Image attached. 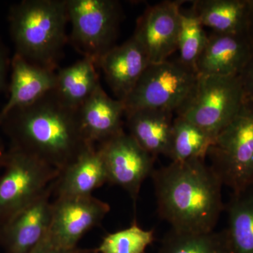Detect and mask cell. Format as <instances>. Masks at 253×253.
<instances>
[{
  "label": "cell",
  "instance_id": "7402d4cb",
  "mask_svg": "<svg viewBox=\"0 0 253 253\" xmlns=\"http://www.w3.org/2000/svg\"><path fill=\"white\" fill-rule=\"evenodd\" d=\"M157 253H232L226 229L204 233L181 232L171 229Z\"/></svg>",
  "mask_w": 253,
  "mask_h": 253
},
{
  "label": "cell",
  "instance_id": "e0dca14e",
  "mask_svg": "<svg viewBox=\"0 0 253 253\" xmlns=\"http://www.w3.org/2000/svg\"><path fill=\"white\" fill-rule=\"evenodd\" d=\"M106 183L108 177L104 161L97 147L92 144L60 172L54 181L53 194L56 198L91 196Z\"/></svg>",
  "mask_w": 253,
  "mask_h": 253
},
{
  "label": "cell",
  "instance_id": "4dcf8cb0",
  "mask_svg": "<svg viewBox=\"0 0 253 253\" xmlns=\"http://www.w3.org/2000/svg\"><path fill=\"white\" fill-rule=\"evenodd\" d=\"M97 253L95 252V251H84V253Z\"/></svg>",
  "mask_w": 253,
  "mask_h": 253
},
{
  "label": "cell",
  "instance_id": "7a4b0ae2",
  "mask_svg": "<svg viewBox=\"0 0 253 253\" xmlns=\"http://www.w3.org/2000/svg\"><path fill=\"white\" fill-rule=\"evenodd\" d=\"M151 177L160 217L181 232L214 230L221 212L220 178L204 159L171 162L155 169Z\"/></svg>",
  "mask_w": 253,
  "mask_h": 253
},
{
  "label": "cell",
  "instance_id": "d4e9b609",
  "mask_svg": "<svg viewBox=\"0 0 253 253\" xmlns=\"http://www.w3.org/2000/svg\"><path fill=\"white\" fill-rule=\"evenodd\" d=\"M154 231L143 229L134 219L130 226L108 234L97 249V253H144L154 242Z\"/></svg>",
  "mask_w": 253,
  "mask_h": 253
},
{
  "label": "cell",
  "instance_id": "f546056e",
  "mask_svg": "<svg viewBox=\"0 0 253 253\" xmlns=\"http://www.w3.org/2000/svg\"><path fill=\"white\" fill-rule=\"evenodd\" d=\"M7 151L8 149L5 147L4 141L0 138V171L4 168Z\"/></svg>",
  "mask_w": 253,
  "mask_h": 253
},
{
  "label": "cell",
  "instance_id": "2e32d148",
  "mask_svg": "<svg viewBox=\"0 0 253 253\" xmlns=\"http://www.w3.org/2000/svg\"><path fill=\"white\" fill-rule=\"evenodd\" d=\"M78 113L83 134L91 144H101L124 131V104L110 97L101 85L82 104Z\"/></svg>",
  "mask_w": 253,
  "mask_h": 253
},
{
  "label": "cell",
  "instance_id": "484cf974",
  "mask_svg": "<svg viewBox=\"0 0 253 253\" xmlns=\"http://www.w3.org/2000/svg\"><path fill=\"white\" fill-rule=\"evenodd\" d=\"M11 63L9 50L0 38V96L8 91V76L11 70Z\"/></svg>",
  "mask_w": 253,
  "mask_h": 253
},
{
  "label": "cell",
  "instance_id": "5b68a950",
  "mask_svg": "<svg viewBox=\"0 0 253 253\" xmlns=\"http://www.w3.org/2000/svg\"><path fill=\"white\" fill-rule=\"evenodd\" d=\"M199 75L179 60L151 63L123 101L125 116L151 109L177 112L194 91Z\"/></svg>",
  "mask_w": 253,
  "mask_h": 253
},
{
  "label": "cell",
  "instance_id": "8992f818",
  "mask_svg": "<svg viewBox=\"0 0 253 253\" xmlns=\"http://www.w3.org/2000/svg\"><path fill=\"white\" fill-rule=\"evenodd\" d=\"M244 105L239 76H199L191 96L176 112L213 139L234 119Z\"/></svg>",
  "mask_w": 253,
  "mask_h": 253
},
{
  "label": "cell",
  "instance_id": "83f0119b",
  "mask_svg": "<svg viewBox=\"0 0 253 253\" xmlns=\"http://www.w3.org/2000/svg\"><path fill=\"white\" fill-rule=\"evenodd\" d=\"M84 251L78 249L73 250H63L52 247L49 245L40 244L39 246L32 253H83Z\"/></svg>",
  "mask_w": 253,
  "mask_h": 253
},
{
  "label": "cell",
  "instance_id": "9a60e30c",
  "mask_svg": "<svg viewBox=\"0 0 253 253\" xmlns=\"http://www.w3.org/2000/svg\"><path fill=\"white\" fill-rule=\"evenodd\" d=\"M9 99L0 111V119L14 109L29 106L56 86V73L41 67L14 53L11 57Z\"/></svg>",
  "mask_w": 253,
  "mask_h": 253
},
{
  "label": "cell",
  "instance_id": "603a6c76",
  "mask_svg": "<svg viewBox=\"0 0 253 253\" xmlns=\"http://www.w3.org/2000/svg\"><path fill=\"white\" fill-rule=\"evenodd\" d=\"M214 139L194 123L181 116L174 119L170 150L171 162L204 159Z\"/></svg>",
  "mask_w": 253,
  "mask_h": 253
},
{
  "label": "cell",
  "instance_id": "3957f363",
  "mask_svg": "<svg viewBox=\"0 0 253 253\" xmlns=\"http://www.w3.org/2000/svg\"><path fill=\"white\" fill-rule=\"evenodd\" d=\"M10 36L16 54L54 71L68 41L66 0H23L10 7Z\"/></svg>",
  "mask_w": 253,
  "mask_h": 253
},
{
  "label": "cell",
  "instance_id": "277c9868",
  "mask_svg": "<svg viewBox=\"0 0 253 253\" xmlns=\"http://www.w3.org/2000/svg\"><path fill=\"white\" fill-rule=\"evenodd\" d=\"M211 167L232 193L253 184V104L244 103L208 151Z\"/></svg>",
  "mask_w": 253,
  "mask_h": 253
},
{
  "label": "cell",
  "instance_id": "9c48e42d",
  "mask_svg": "<svg viewBox=\"0 0 253 253\" xmlns=\"http://www.w3.org/2000/svg\"><path fill=\"white\" fill-rule=\"evenodd\" d=\"M110 210L109 204L92 195L56 198L49 229L41 244L63 250L77 249L82 238L99 226Z\"/></svg>",
  "mask_w": 253,
  "mask_h": 253
},
{
  "label": "cell",
  "instance_id": "7c38bea8",
  "mask_svg": "<svg viewBox=\"0 0 253 253\" xmlns=\"http://www.w3.org/2000/svg\"><path fill=\"white\" fill-rule=\"evenodd\" d=\"M54 186V182L0 227V244L6 253H32L45 237L52 212Z\"/></svg>",
  "mask_w": 253,
  "mask_h": 253
},
{
  "label": "cell",
  "instance_id": "6da1fadb",
  "mask_svg": "<svg viewBox=\"0 0 253 253\" xmlns=\"http://www.w3.org/2000/svg\"><path fill=\"white\" fill-rule=\"evenodd\" d=\"M0 128L11 147L38 158L60 172L92 145L82 131L78 109L63 104L54 90L5 115L0 119Z\"/></svg>",
  "mask_w": 253,
  "mask_h": 253
},
{
  "label": "cell",
  "instance_id": "44dd1931",
  "mask_svg": "<svg viewBox=\"0 0 253 253\" xmlns=\"http://www.w3.org/2000/svg\"><path fill=\"white\" fill-rule=\"evenodd\" d=\"M225 209L232 253H253V184L232 193Z\"/></svg>",
  "mask_w": 253,
  "mask_h": 253
},
{
  "label": "cell",
  "instance_id": "ac0fdd59",
  "mask_svg": "<svg viewBox=\"0 0 253 253\" xmlns=\"http://www.w3.org/2000/svg\"><path fill=\"white\" fill-rule=\"evenodd\" d=\"M173 112L145 109L126 115L129 134L151 156H169L172 138Z\"/></svg>",
  "mask_w": 253,
  "mask_h": 253
},
{
  "label": "cell",
  "instance_id": "cb8c5ba5",
  "mask_svg": "<svg viewBox=\"0 0 253 253\" xmlns=\"http://www.w3.org/2000/svg\"><path fill=\"white\" fill-rule=\"evenodd\" d=\"M208 38L204 26L194 8H181L177 44L179 61L196 72V64L207 43Z\"/></svg>",
  "mask_w": 253,
  "mask_h": 253
},
{
  "label": "cell",
  "instance_id": "ba28073f",
  "mask_svg": "<svg viewBox=\"0 0 253 253\" xmlns=\"http://www.w3.org/2000/svg\"><path fill=\"white\" fill-rule=\"evenodd\" d=\"M71 24L70 38L75 47L97 63L115 46L122 19L121 4L115 0H66Z\"/></svg>",
  "mask_w": 253,
  "mask_h": 253
},
{
  "label": "cell",
  "instance_id": "8fae6325",
  "mask_svg": "<svg viewBox=\"0 0 253 253\" xmlns=\"http://www.w3.org/2000/svg\"><path fill=\"white\" fill-rule=\"evenodd\" d=\"M181 1H163L146 8L138 18L134 38L150 63L163 62L177 50Z\"/></svg>",
  "mask_w": 253,
  "mask_h": 253
},
{
  "label": "cell",
  "instance_id": "ffe728a7",
  "mask_svg": "<svg viewBox=\"0 0 253 253\" xmlns=\"http://www.w3.org/2000/svg\"><path fill=\"white\" fill-rule=\"evenodd\" d=\"M192 7L204 27L219 34H246L249 0H196Z\"/></svg>",
  "mask_w": 253,
  "mask_h": 253
},
{
  "label": "cell",
  "instance_id": "4316f807",
  "mask_svg": "<svg viewBox=\"0 0 253 253\" xmlns=\"http://www.w3.org/2000/svg\"><path fill=\"white\" fill-rule=\"evenodd\" d=\"M239 78L244 94V103L253 104V54L241 71Z\"/></svg>",
  "mask_w": 253,
  "mask_h": 253
},
{
  "label": "cell",
  "instance_id": "d6986e66",
  "mask_svg": "<svg viewBox=\"0 0 253 253\" xmlns=\"http://www.w3.org/2000/svg\"><path fill=\"white\" fill-rule=\"evenodd\" d=\"M96 63L88 57L56 73L55 94L68 107L78 109L101 86Z\"/></svg>",
  "mask_w": 253,
  "mask_h": 253
},
{
  "label": "cell",
  "instance_id": "4fadbf2b",
  "mask_svg": "<svg viewBox=\"0 0 253 253\" xmlns=\"http://www.w3.org/2000/svg\"><path fill=\"white\" fill-rule=\"evenodd\" d=\"M253 54L246 34L212 33L198 60L196 72L201 76H239Z\"/></svg>",
  "mask_w": 253,
  "mask_h": 253
},
{
  "label": "cell",
  "instance_id": "30bf717a",
  "mask_svg": "<svg viewBox=\"0 0 253 253\" xmlns=\"http://www.w3.org/2000/svg\"><path fill=\"white\" fill-rule=\"evenodd\" d=\"M97 149L106 168L108 183L126 191L136 206L143 183L154 171L156 158L124 131L101 143Z\"/></svg>",
  "mask_w": 253,
  "mask_h": 253
},
{
  "label": "cell",
  "instance_id": "52a82bcc",
  "mask_svg": "<svg viewBox=\"0 0 253 253\" xmlns=\"http://www.w3.org/2000/svg\"><path fill=\"white\" fill-rule=\"evenodd\" d=\"M59 174L56 168L10 146L0 175V227L42 194Z\"/></svg>",
  "mask_w": 253,
  "mask_h": 253
},
{
  "label": "cell",
  "instance_id": "f1b7e54d",
  "mask_svg": "<svg viewBox=\"0 0 253 253\" xmlns=\"http://www.w3.org/2000/svg\"><path fill=\"white\" fill-rule=\"evenodd\" d=\"M246 35L253 49V0H249V12Z\"/></svg>",
  "mask_w": 253,
  "mask_h": 253
},
{
  "label": "cell",
  "instance_id": "5bb4252c",
  "mask_svg": "<svg viewBox=\"0 0 253 253\" xmlns=\"http://www.w3.org/2000/svg\"><path fill=\"white\" fill-rule=\"evenodd\" d=\"M150 64L144 48L132 36L123 44L108 51L96 66L102 70L117 99L123 101Z\"/></svg>",
  "mask_w": 253,
  "mask_h": 253
}]
</instances>
